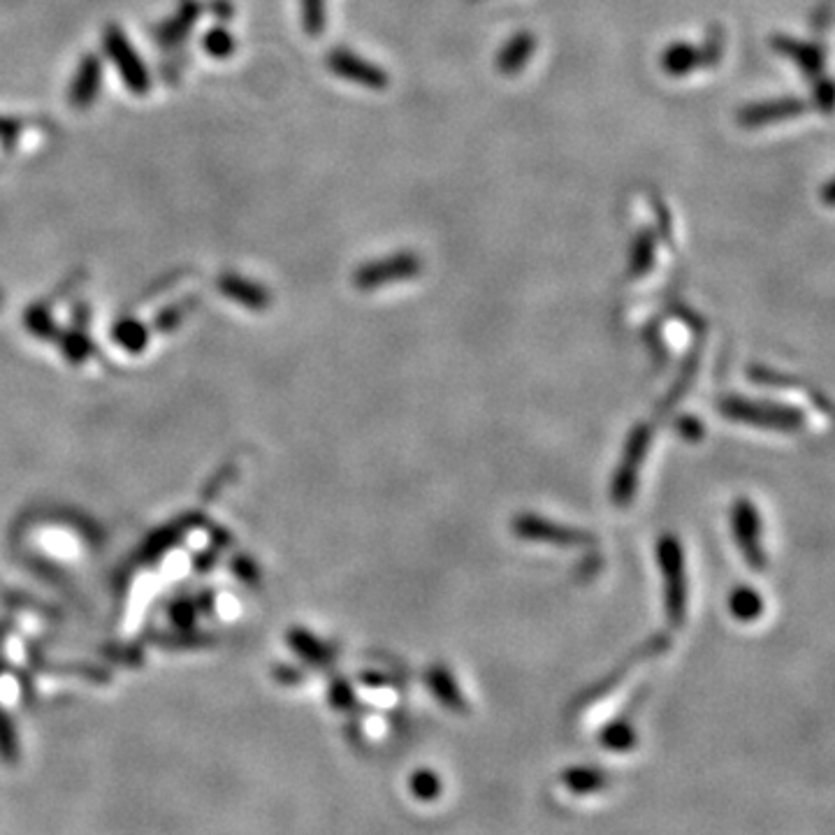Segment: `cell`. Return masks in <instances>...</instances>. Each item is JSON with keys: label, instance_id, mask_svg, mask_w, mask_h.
Masks as SVG:
<instances>
[{"label": "cell", "instance_id": "6da1fadb", "mask_svg": "<svg viewBox=\"0 0 835 835\" xmlns=\"http://www.w3.org/2000/svg\"><path fill=\"white\" fill-rule=\"evenodd\" d=\"M659 566L664 573L666 587V613L673 624L685 622L687 611V585H685V564H682V548L675 536H664L659 543Z\"/></svg>", "mask_w": 835, "mask_h": 835}, {"label": "cell", "instance_id": "7a4b0ae2", "mask_svg": "<svg viewBox=\"0 0 835 835\" xmlns=\"http://www.w3.org/2000/svg\"><path fill=\"white\" fill-rule=\"evenodd\" d=\"M722 413L731 420L740 423H752L761 427H771V430H798L803 423L801 413L791 409V406H778L768 402H750V399L731 397L722 404Z\"/></svg>", "mask_w": 835, "mask_h": 835}, {"label": "cell", "instance_id": "3957f363", "mask_svg": "<svg viewBox=\"0 0 835 835\" xmlns=\"http://www.w3.org/2000/svg\"><path fill=\"white\" fill-rule=\"evenodd\" d=\"M103 42L105 52L114 61L123 84H126L135 96H144L151 86V77L147 68H144L140 54H137L135 47L128 42L126 33H123L119 26H107Z\"/></svg>", "mask_w": 835, "mask_h": 835}, {"label": "cell", "instance_id": "277c9868", "mask_svg": "<svg viewBox=\"0 0 835 835\" xmlns=\"http://www.w3.org/2000/svg\"><path fill=\"white\" fill-rule=\"evenodd\" d=\"M731 525H733V536H736V543L743 553L745 562L752 566V569H764L766 566V553L764 546H761V534H764V525H761L759 511L750 504V499H738L736 506H733L731 513Z\"/></svg>", "mask_w": 835, "mask_h": 835}, {"label": "cell", "instance_id": "5b68a950", "mask_svg": "<svg viewBox=\"0 0 835 835\" xmlns=\"http://www.w3.org/2000/svg\"><path fill=\"white\" fill-rule=\"evenodd\" d=\"M420 270H423V263H420L416 253L402 251L397 253V256L383 258L379 263H369L362 267V270L355 274V283H358L360 288L372 290L388 286V283L413 279L416 274H420Z\"/></svg>", "mask_w": 835, "mask_h": 835}, {"label": "cell", "instance_id": "8992f818", "mask_svg": "<svg viewBox=\"0 0 835 835\" xmlns=\"http://www.w3.org/2000/svg\"><path fill=\"white\" fill-rule=\"evenodd\" d=\"M328 68L337 77L358 86H365V89H386L388 86V75L379 65L365 61L360 54L348 52V49H334V52H330Z\"/></svg>", "mask_w": 835, "mask_h": 835}, {"label": "cell", "instance_id": "52a82bcc", "mask_svg": "<svg viewBox=\"0 0 835 835\" xmlns=\"http://www.w3.org/2000/svg\"><path fill=\"white\" fill-rule=\"evenodd\" d=\"M650 437L652 434L645 425H641L634 434H631V439L627 444V453H624L622 457V467L620 471H617L615 485H613V497L620 506L627 504L629 497H634L638 471H641V462L645 457V450H648Z\"/></svg>", "mask_w": 835, "mask_h": 835}, {"label": "cell", "instance_id": "ba28073f", "mask_svg": "<svg viewBox=\"0 0 835 835\" xmlns=\"http://www.w3.org/2000/svg\"><path fill=\"white\" fill-rule=\"evenodd\" d=\"M515 532L529 541H546L557 543V546H585V543H592V536L587 532L555 525V522L536 518V515H522V518L515 520Z\"/></svg>", "mask_w": 835, "mask_h": 835}, {"label": "cell", "instance_id": "9c48e42d", "mask_svg": "<svg viewBox=\"0 0 835 835\" xmlns=\"http://www.w3.org/2000/svg\"><path fill=\"white\" fill-rule=\"evenodd\" d=\"M717 49L696 47L689 42H673L662 52V70L668 77H687L689 72L703 68L715 61Z\"/></svg>", "mask_w": 835, "mask_h": 835}, {"label": "cell", "instance_id": "30bf717a", "mask_svg": "<svg viewBox=\"0 0 835 835\" xmlns=\"http://www.w3.org/2000/svg\"><path fill=\"white\" fill-rule=\"evenodd\" d=\"M805 112V103L796 98H780V100H766V103H754L740 112L738 121L745 128H759L771 126V123L794 119Z\"/></svg>", "mask_w": 835, "mask_h": 835}, {"label": "cell", "instance_id": "8fae6325", "mask_svg": "<svg viewBox=\"0 0 835 835\" xmlns=\"http://www.w3.org/2000/svg\"><path fill=\"white\" fill-rule=\"evenodd\" d=\"M100 84H103V63L93 54L84 56V61L79 63L77 75L70 84V105L77 107V110H86V107L93 105V100L98 98Z\"/></svg>", "mask_w": 835, "mask_h": 835}, {"label": "cell", "instance_id": "7c38bea8", "mask_svg": "<svg viewBox=\"0 0 835 835\" xmlns=\"http://www.w3.org/2000/svg\"><path fill=\"white\" fill-rule=\"evenodd\" d=\"M773 47L784 54L789 61H794L798 68H801L808 77H817L822 72L824 65V49L819 45H812V42H801L791 40L787 35H775Z\"/></svg>", "mask_w": 835, "mask_h": 835}, {"label": "cell", "instance_id": "4fadbf2b", "mask_svg": "<svg viewBox=\"0 0 835 835\" xmlns=\"http://www.w3.org/2000/svg\"><path fill=\"white\" fill-rule=\"evenodd\" d=\"M536 49V38L532 33H515L497 54V70L513 77L515 72L525 68Z\"/></svg>", "mask_w": 835, "mask_h": 835}, {"label": "cell", "instance_id": "5bb4252c", "mask_svg": "<svg viewBox=\"0 0 835 835\" xmlns=\"http://www.w3.org/2000/svg\"><path fill=\"white\" fill-rule=\"evenodd\" d=\"M198 14H200V7L191 3V0H186V3L181 5L177 17H174L172 21H167L161 31H158V40L165 42V45H174V42L184 40L186 33L193 28L195 19H198Z\"/></svg>", "mask_w": 835, "mask_h": 835}, {"label": "cell", "instance_id": "9a60e30c", "mask_svg": "<svg viewBox=\"0 0 835 835\" xmlns=\"http://www.w3.org/2000/svg\"><path fill=\"white\" fill-rule=\"evenodd\" d=\"M731 615L740 622H754L764 611V599L759 597V592H754L752 587H736L731 592L729 599Z\"/></svg>", "mask_w": 835, "mask_h": 835}, {"label": "cell", "instance_id": "2e32d148", "mask_svg": "<svg viewBox=\"0 0 835 835\" xmlns=\"http://www.w3.org/2000/svg\"><path fill=\"white\" fill-rule=\"evenodd\" d=\"M427 680H430L432 692L437 694L439 699L444 701L448 708H453V710H464V706H467V703L462 701L460 689H457V685L453 682V678H450V673H448V671H444V668H441V666H434L432 671L427 673Z\"/></svg>", "mask_w": 835, "mask_h": 835}, {"label": "cell", "instance_id": "e0dca14e", "mask_svg": "<svg viewBox=\"0 0 835 835\" xmlns=\"http://www.w3.org/2000/svg\"><path fill=\"white\" fill-rule=\"evenodd\" d=\"M652 258H655V239H652L650 232H643V235H638L634 244V253H631V267H634V274H643L652 270Z\"/></svg>", "mask_w": 835, "mask_h": 835}, {"label": "cell", "instance_id": "ac0fdd59", "mask_svg": "<svg viewBox=\"0 0 835 835\" xmlns=\"http://www.w3.org/2000/svg\"><path fill=\"white\" fill-rule=\"evenodd\" d=\"M202 47H205L209 56L228 58L235 52V40H232V35L225 31V28H212V31L205 35V40H202Z\"/></svg>", "mask_w": 835, "mask_h": 835}, {"label": "cell", "instance_id": "d6986e66", "mask_svg": "<svg viewBox=\"0 0 835 835\" xmlns=\"http://www.w3.org/2000/svg\"><path fill=\"white\" fill-rule=\"evenodd\" d=\"M304 28L307 33L318 35L325 28V0H302Z\"/></svg>", "mask_w": 835, "mask_h": 835}, {"label": "cell", "instance_id": "ffe728a7", "mask_svg": "<svg viewBox=\"0 0 835 835\" xmlns=\"http://www.w3.org/2000/svg\"><path fill=\"white\" fill-rule=\"evenodd\" d=\"M604 745L608 750H627V747L634 745V731L624 724H615L604 736Z\"/></svg>", "mask_w": 835, "mask_h": 835}, {"label": "cell", "instance_id": "44dd1931", "mask_svg": "<svg viewBox=\"0 0 835 835\" xmlns=\"http://www.w3.org/2000/svg\"><path fill=\"white\" fill-rule=\"evenodd\" d=\"M601 780L604 778H601L597 771H571L566 784H569L573 791H597L601 789V784H604Z\"/></svg>", "mask_w": 835, "mask_h": 835}, {"label": "cell", "instance_id": "7402d4cb", "mask_svg": "<svg viewBox=\"0 0 835 835\" xmlns=\"http://www.w3.org/2000/svg\"><path fill=\"white\" fill-rule=\"evenodd\" d=\"M225 290H230L232 295L239 297V300H246V302H263V290H258L256 286H249L246 281H239V279H228L223 281Z\"/></svg>", "mask_w": 835, "mask_h": 835}, {"label": "cell", "instance_id": "603a6c76", "mask_svg": "<svg viewBox=\"0 0 835 835\" xmlns=\"http://www.w3.org/2000/svg\"><path fill=\"white\" fill-rule=\"evenodd\" d=\"M413 789H416L418 796H425L427 791V798H432L439 791V782L432 773H420L416 775V780H413Z\"/></svg>", "mask_w": 835, "mask_h": 835}, {"label": "cell", "instance_id": "cb8c5ba5", "mask_svg": "<svg viewBox=\"0 0 835 835\" xmlns=\"http://www.w3.org/2000/svg\"><path fill=\"white\" fill-rule=\"evenodd\" d=\"M5 130H12V133H17V123H12V121H5V119H0V135L5 133Z\"/></svg>", "mask_w": 835, "mask_h": 835}]
</instances>
